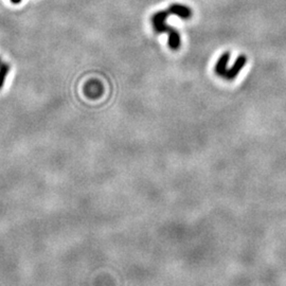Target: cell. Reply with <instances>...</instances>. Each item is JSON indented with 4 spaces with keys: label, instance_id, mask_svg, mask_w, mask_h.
<instances>
[{
    "label": "cell",
    "instance_id": "52a82bcc",
    "mask_svg": "<svg viewBox=\"0 0 286 286\" xmlns=\"http://www.w3.org/2000/svg\"><path fill=\"white\" fill-rule=\"evenodd\" d=\"M0 64H2V58H0Z\"/></svg>",
    "mask_w": 286,
    "mask_h": 286
},
{
    "label": "cell",
    "instance_id": "6da1fadb",
    "mask_svg": "<svg viewBox=\"0 0 286 286\" xmlns=\"http://www.w3.org/2000/svg\"><path fill=\"white\" fill-rule=\"evenodd\" d=\"M168 16H171V15H170L168 8L164 11H158L153 16H152V24H153L156 33H159V34L166 33L168 34V44L170 48H171L172 50H178L182 44L180 34V32H178V30L173 28V26L166 24V20Z\"/></svg>",
    "mask_w": 286,
    "mask_h": 286
},
{
    "label": "cell",
    "instance_id": "7a4b0ae2",
    "mask_svg": "<svg viewBox=\"0 0 286 286\" xmlns=\"http://www.w3.org/2000/svg\"><path fill=\"white\" fill-rule=\"evenodd\" d=\"M246 62H247V58H246V56H244V54L240 56L236 60L234 64L232 65V67L227 69L226 74H225V76H224V78L229 80V81H231V80L236 78L238 76V74L240 72V70H242V69L245 67Z\"/></svg>",
    "mask_w": 286,
    "mask_h": 286
},
{
    "label": "cell",
    "instance_id": "5b68a950",
    "mask_svg": "<svg viewBox=\"0 0 286 286\" xmlns=\"http://www.w3.org/2000/svg\"><path fill=\"white\" fill-rule=\"evenodd\" d=\"M8 72H10V65L8 62H2L0 64V89L4 87L6 78Z\"/></svg>",
    "mask_w": 286,
    "mask_h": 286
},
{
    "label": "cell",
    "instance_id": "277c9868",
    "mask_svg": "<svg viewBox=\"0 0 286 286\" xmlns=\"http://www.w3.org/2000/svg\"><path fill=\"white\" fill-rule=\"evenodd\" d=\"M230 52H225L222 53L220 58L218 60L216 65V74L218 76L224 78L226 71L228 69V62L230 60Z\"/></svg>",
    "mask_w": 286,
    "mask_h": 286
},
{
    "label": "cell",
    "instance_id": "3957f363",
    "mask_svg": "<svg viewBox=\"0 0 286 286\" xmlns=\"http://www.w3.org/2000/svg\"><path fill=\"white\" fill-rule=\"evenodd\" d=\"M168 13H170V15H171V16L174 15V16L180 17V18H182V20L190 18L191 15H192L191 8L188 6L180 4H171L168 8Z\"/></svg>",
    "mask_w": 286,
    "mask_h": 286
},
{
    "label": "cell",
    "instance_id": "8992f818",
    "mask_svg": "<svg viewBox=\"0 0 286 286\" xmlns=\"http://www.w3.org/2000/svg\"><path fill=\"white\" fill-rule=\"evenodd\" d=\"M11 2L14 4H18L22 2V0H11Z\"/></svg>",
    "mask_w": 286,
    "mask_h": 286
}]
</instances>
